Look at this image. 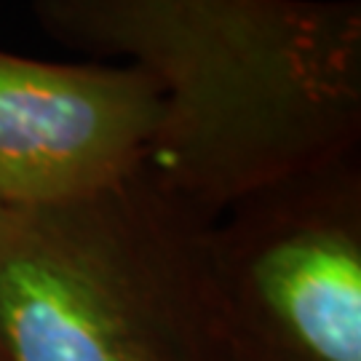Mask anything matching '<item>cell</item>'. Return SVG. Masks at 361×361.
<instances>
[{
	"label": "cell",
	"instance_id": "cell-1",
	"mask_svg": "<svg viewBox=\"0 0 361 361\" xmlns=\"http://www.w3.org/2000/svg\"><path fill=\"white\" fill-rule=\"evenodd\" d=\"M49 38L131 56L164 89L147 171L195 212L350 155L359 0H32Z\"/></svg>",
	"mask_w": 361,
	"mask_h": 361
},
{
	"label": "cell",
	"instance_id": "cell-2",
	"mask_svg": "<svg viewBox=\"0 0 361 361\" xmlns=\"http://www.w3.org/2000/svg\"><path fill=\"white\" fill-rule=\"evenodd\" d=\"M142 169L113 190L0 207V345L11 361H201L185 305L209 246Z\"/></svg>",
	"mask_w": 361,
	"mask_h": 361
},
{
	"label": "cell",
	"instance_id": "cell-3",
	"mask_svg": "<svg viewBox=\"0 0 361 361\" xmlns=\"http://www.w3.org/2000/svg\"><path fill=\"white\" fill-rule=\"evenodd\" d=\"M164 113V89L142 67L0 51V207L67 204L129 182Z\"/></svg>",
	"mask_w": 361,
	"mask_h": 361
},
{
	"label": "cell",
	"instance_id": "cell-4",
	"mask_svg": "<svg viewBox=\"0 0 361 361\" xmlns=\"http://www.w3.org/2000/svg\"><path fill=\"white\" fill-rule=\"evenodd\" d=\"M345 161L244 198L259 207L255 289L313 361H361V246Z\"/></svg>",
	"mask_w": 361,
	"mask_h": 361
}]
</instances>
